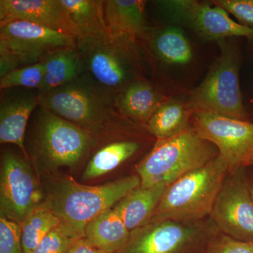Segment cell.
Segmentation results:
<instances>
[{
  "instance_id": "cell-1",
  "label": "cell",
  "mask_w": 253,
  "mask_h": 253,
  "mask_svg": "<svg viewBox=\"0 0 253 253\" xmlns=\"http://www.w3.org/2000/svg\"><path fill=\"white\" fill-rule=\"evenodd\" d=\"M141 185L137 174L101 185L80 184L72 176L50 174L43 187L45 202L63 230L77 240L84 237L86 226L96 216Z\"/></svg>"
},
{
  "instance_id": "cell-2",
  "label": "cell",
  "mask_w": 253,
  "mask_h": 253,
  "mask_svg": "<svg viewBox=\"0 0 253 253\" xmlns=\"http://www.w3.org/2000/svg\"><path fill=\"white\" fill-rule=\"evenodd\" d=\"M116 94L84 73L68 84L39 95V106L99 139L123 126Z\"/></svg>"
},
{
  "instance_id": "cell-3",
  "label": "cell",
  "mask_w": 253,
  "mask_h": 253,
  "mask_svg": "<svg viewBox=\"0 0 253 253\" xmlns=\"http://www.w3.org/2000/svg\"><path fill=\"white\" fill-rule=\"evenodd\" d=\"M229 172L227 163L218 155L204 167L181 176L167 186L150 221L196 223L210 217Z\"/></svg>"
},
{
  "instance_id": "cell-4",
  "label": "cell",
  "mask_w": 253,
  "mask_h": 253,
  "mask_svg": "<svg viewBox=\"0 0 253 253\" xmlns=\"http://www.w3.org/2000/svg\"><path fill=\"white\" fill-rule=\"evenodd\" d=\"M36 111L29 151L41 172L75 167L96 146L97 139L87 131L41 106Z\"/></svg>"
},
{
  "instance_id": "cell-5",
  "label": "cell",
  "mask_w": 253,
  "mask_h": 253,
  "mask_svg": "<svg viewBox=\"0 0 253 253\" xmlns=\"http://www.w3.org/2000/svg\"><path fill=\"white\" fill-rule=\"evenodd\" d=\"M76 47L86 73L115 94L138 79L139 55L134 38L106 27L94 34L78 37Z\"/></svg>"
},
{
  "instance_id": "cell-6",
  "label": "cell",
  "mask_w": 253,
  "mask_h": 253,
  "mask_svg": "<svg viewBox=\"0 0 253 253\" xmlns=\"http://www.w3.org/2000/svg\"><path fill=\"white\" fill-rule=\"evenodd\" d=\"M219 155L217 148L188 126L180 134L156 141L136 168L143 187L168 186L181 176L204 167Z\"/></svg>"
},
{
  "instance_id": "cell-7",
  "label": "cell",
  "mask_w": 253,
  "mask_h": 253,
  "mask_svg": "<svg viewBox=\"0 0 253 253\" xmlns=\"http://www.w3.org/2000/svg\"><path fill=\"white\" fill-rule=\"evenodd\" d=\"M219 42L221 54L204 81L195 89L188 109L191 116L207 111L248 121L240 89L239 52L226 40Z\"/></svg>"
},
{
  "instance_id": "cell-8",
  "label": "cell",
  "mask_w": 253,
  "mask_h": 253,
  "mask_svg": "<svg viewBox=\"0 0 253 253\" xmlns=\"http://www.w3.org/2000/svg\"><path fill=\"white\" fill-rule=\"evenodd\" d=\"M76 46V39L35 23L13 21L0 24V78L42 62L54 50Z\"/></svg>"
},
{
  "instance_id": "cell-9",
  "label": "cell",
  "mask_w": 253,
  "mask_h": 253,
  "mask_svg": "<svg viewBox=\"0 0 253 253\" xmlns=\"http://www.w3.org/2000/svg\"><path fill=\"white\" fill-rule=\"evenodd\" d=\"M204 221L182 223L172 220L149 221L131 231L124 247L117 253H194L202 251L217 230Z\"/></svg>"
},
{
  "instance_id": "cell-10",
  "label": "cell",
  "mask_w": 253,
  "mask_h": 253,
  "mask_svg": "<svg viewBox=\"0 0 253 253\" xmlns=\"http://www.w3.org/2000/svg\"><path fill=\"white\" fill-rule=\"evenodd\" d=\"M44 201L43 186L29 162L12 151H5L1 160L0 217L21 225Z\"/></svg>"
},
{
  "instance_id": "cell-11",
  "label": "cell",
  "mask_w": 253,
  "mask_h": 253,
  "mask_svg": "<svg viewBox=\"0 0 253 253\" xmlns=\"http://www.w3.org/2000/svg\"><path fill=\"white\" fill-rule=\"evenodd\" d=\"M210 219L219 232L253 242V199L244 168L228 173Z\"/></svg>"
},
{
  "instance_id": "cell-12",
  "label": "cell",
  "mask_w": 253,
  "mask_h": 253,
  "mask_svg": "<svg viewBox=\"0 0 253 253\" xmlns=\"http://www.w3.org/2000/svg\"><path fill=\"white\" fill-rule=\"evenodd\" d=\"M193 128L214 145L229 172L247 166L253 156V123L207 111L192 115Z\"/></svg>"
},
{
  "instance_id": "cell-13",
  "label": "cell",
  "mask_w": 253,
  "mask_h": 253,
  "mask_svg": "<svg viewBox=\"0 0 253 253\" xmlns=\"http://www.w3.org/2000/svg\"><path fill=\"white\" fill-rule=\"evenodd\" d=\"M163 9L177 21L189 26L201 38L209 41H224L231 37L253 39V28L231 19L227 11L192 0L160 1Z\"/></svg>"
},
{
  "instance_id": "cell-14",
  "label": "cell",
  "mask_w": 253,
  "mask_h": 253,
  "mask_svg": "<svg viewBox=\"0 0 253 253\" xmlns=\"http://www.w3.org/2000/svg\"><path fill=\"white\" fill-rule=\"evenodd\" d=\"M13 21L35 23L76 40L80 36L61 0H1L0 24Z\"/></svg>"
},
{
  "instance_id": "cell-15",
  "label": "cell",
  "mask_w": 253,
  "mask_h": 253,
  "mask_svg": "<svg viewBox=\"0 0 253 253\" xmlns=\"http://www.w3.org/2000/svg\"><path fill=\"white\" fill-rule=\"evenodd\" d=\"M33 90L1 98L0 105V142L16 145L27 158L26 127L32 113L40 105L39 92Z\"/></svg>"
},
{
  "instance_id": "cell-16",
  "label": "cell",
  "mask_w": 253,
  "mask_h": 253,
  "mask_svg": "<svg viewBox=\"0 0 253 253\" xmlns=\"http://www.w3.org/2000/svg\"><path fill=\"white\" fill-rule=\"evenodd\" d=\"M116 105L123 117L147 125L164 102V98L149 82L135 80L116 94Z\"/></svg>"
},
{
  "instance_id": "cell-17",
  "label": "cell",
  "mask_w": 253,
  "mask_h": 253,
  "mask_svg": "<svg viewBox=\"0 0 253 253\" xmlns=\"http://www.w3.org/2000/svg\"><path fill=\"white\" fill-rule=\"evenodd\" d=\"M168 186L156 185L131 190L113 208L129 231L149 223Z\"/></svg>"
},
{
  "instance_id": "cell-18",
  "label": "cell",
  "mask_w": 253,
  "mask_h": 253,
  "mask_svg": "<svg viewBox=\"0 0 253 253\" xmlns=\"http://www.w3.org/2000/svg\"><path fill=\"white\" fill-rule=\"evenodd\" d=\"M44 76L38 92L42 95L77 79L86 73L83 60L76 46L60 48L46 55L42 61Z\"/></svg>"
},
{
  "instance_id": "cell-19",
  "label": "cell",
  "mask_w": 253,
  "mask_h": 253,
  "mask_svg": "<svg viewBox=\"0 0 253 253\" xmlns=\"http://www.w3.org/2000/svg\"><path fill=\"white\" fill-rule=\"evenodd\" d=\"M129 233L121 216L111 208L87 224L84 238L103 253H117L124 247Z\"/></svg>"
},
{
  "instance_id": "cell-20",
  "label": "cell",
  "mask_w": 253,
  "mask_h": 253,
  "mask_svg": "<svg viewBox=\"0 0 253 253\" xmlns=\"http://www.w3.org/2000/svg\"><path fill=\"white\" fill-rule=\"evenodd\" d=\"M145 1L141 0H105L104 19L113 33L126 35L136 39L146 32Z\"/></svg>"
},
{
  "instance_id": "cell-21",
  "label": "cell",
  "mask_w": 253,
  "mask_h": 253,
  "mask_svg": "<svg viewBox=\"0 0 253 253\" xmlns=\"http://www.w3.org/2000/svg\"><path fill=\"white\" fill-rule=\"evenodd\" d=\"M112 133V132H111ZM102 137L98 140L104 141V145L93 155L83 172V180H91L107 174L123 163L132 157L140 149L137 141L125 139H111Z\"/></svg>"
},
{
  "instance_id": "cell-22",
  "label": "cell",
  "mask_w": 253,
  "mask_h": 253,
  "mask_svg": "<svg viewBox=\"0 0 253 253\" xmlns=\"http://www.w3.org/2000/svg\"><path fill=\"white\" fill-rule=\"evenodd\" d=\"M191 116L189 109L178 101H164L148 123V130L159 139L180 134L188 127Z\"/></svg>"
},
{
  "instance_id": "cell-23",
  "label": "cell",
  "mask_w": 253,
  "mask_h": 253,
  "mask_svg": "<svg viewBox=\"0 0 253 253\" xmlns=\"http://www.w3.org/2000/svg\"><path fill=\"white\" fill-rule=\"evenodd\" d=\"M59 225V219L44 201L20 225L23 253H33L50 231Z\"/></svg>"
},
{
  "instance_id": "cell-24",
  "label": "cell",
  "mask_w": 253,
  "mask_h": 253,
  "mask_svg": "<svg viewBox=\"0 0 253 253\" xmlns=\"http://www.w3.org/2000/svg\"><path fill=\"white\" fill-rule=\"evenodd\" d=\"M80 36L94 34L105 29L104 1L98 0H61Z\"/></svg>"
},
{
  "instance_id": "cell-25",
  "label": "cell",
  "mask_w": 253,
  "mask_h": 253,
  "mask_svg": "<svg viewBox=\"0 0 253 253\" xmlns=\"http://www.w3.org/2000/svg\"><path fill=\"white\" fill-rule=\"evenodd\" d=\"M152 47L163 61L183 65L192 58V50L184 33L177 28H166L154 37Z\"/></svg>"
},
{
  "instance_id": "cell-26",
  "label": "cell",
  "mask_w": 253,
  "mask_h": 253,
  "mask_svg": "<svg viewBox=\"0 0 253 253\" xmlns=\"http://www.w3.org/2000/svg\"><path fill=\"white\" fill-rule=\"evenodd\" d=\"M44 71L42 62L14 70L0 78L1 89L23 87L25 89H41L44 81Z\"/></svg>"
},
{
  "instance_id": "cell-27",
  "label": "cell",
  "mask_w": 253,
  "mask_h": 253,
  "mask_svg": "<svg viewBox=\"0 0 253 253\" xmlns=\"http://www.w3.org/2000/svg\"><path fill=\"white\" fill-rule=\"evenodd\" d=\"M201 253H253V243L239 241L217 231Z\"/></svg>"
},
{
  "instance_id": "cell-28",
  "label": "cell",
  "mask_w": 253,
  "mask_h": 253,
  "mask_svg": "<svg viewBox=\"0 0 253 253\" xmlns=\"http://www.w3.org/2000/svg\"><path fill=\"white\" fill-rule=\"evenodd\" d=\"M0 253H24L19 224L1 217H0Z\"/></svg>"
},
{
  "instance_id": "cell-29",
  "label": "cell",
  "mask_w": 253,
  "mask_h": 253,
  "mask_svg": "<svg viewBox=\"0 0 253 253\" xmlns=\"http://www.w3.org/2000/svg\"><path fill=\"white\" fill-rule=\"evenodd\" d=\"M75 241L59 225L50 231L33 253H68Z\"/></svg>"
},
{
  "instance_id": "cell-30",
  "label": "cell",
  "mask_w": 253,
  "mask_h": 253,
  "mask_svg": "<svg viewBox=\"0 0 253 253\" xmlns=\"http://www.w3.org/2000/svg\"><path fill=\"white\" fill-rule=\"evenodd\" d=\"M212 4L235 16L244 26L253 28V0H217Z\"/></svg>"
},
{
  "instance_id": "cell-31",
  "label": "cell",
  "mask_w": 253,
  "mask_h": 253,
  "mask_svg": "<svg viewBox=\"0 0 253 253\" xmlns=\"http://www.w3.org/2000/svg\"><path fill=\"white\" fill-rule=\"evenodd\" d=\"M68 253H103L94 247L85 239V238H81V239L76 240L73 242L72 246L70 248Z\"/></svg>"
},
{
  "instance_id": "cell-32",
  "label": "cell",
  "mask_w": 253,
  "mask_h": 253,
  "mask_svg": "<svg viewBox=\"0 0 253 253\" xmlns=\"http://www.w3.org/2000/svg\"><path fill=\"white\" fill-rule=\"evenodd\" d=\"M250 190H251V194H252L253 199V180L249 181Z\"/></svg>"
},
{
  "instance_id": "cell-33",
  "label": "cell",
  "mask_w": 253,
  "mask_h": 253,
  "mask_svg": "<svg viewBox=\"0 0 253 253\" xmlns=\"http://www.w3.org/2000/svg\"><path fill=\"white\" fill-rule=\"evenodd\" d=\"M253 157L251 158V160L249 161V163H248L247 166H253Z\"/></svg>"
},
{
  "instance_id": "cell-34",
  "label": "cell",
  "mask_w": 253,
  "mask_h": 253,
  "mask_svg": "<svg viewBox=\"0 0 253 253\" xmlns=\"http://www.w3.org/2000/svg\"></svg>"
}]
</instances>
